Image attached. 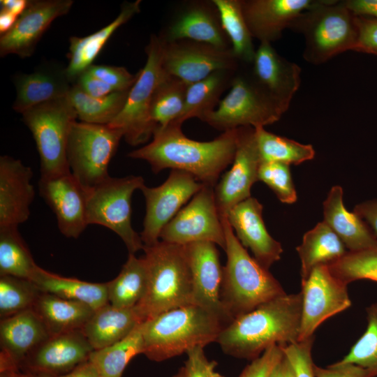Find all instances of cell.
I'll return each mask as SVG.
<instances>
[{"instance_id":"1","label":"cell","mask_w":377,"mask_h":377,"mask_svg":"<svg viewBox=\"0 0 377 377\" xmlns=\"http://www.w3.org/2000/svg\"><path fill=\"white\" fill-rule=\"evenodd\" d=\"M182 126L172 122L156 131L151 142L127 156L147 161L154 173L167 168L181 170L202 184L215 186L221 172L233 161L237 128L223 132L213 140L202 142L186 137Z\"/></svg>"},{"instance_id":"2","label":"cell","mask_w":377,"mask_h":377,"mask_svg":"<svg viewBox=\"0 0 377 377\" xmlns=\"http://www.w3.org/2000/svg\"><path fill=\"white\" fill-rule=\"evenodd\" d=\"M302 293L285 294L236 317L219 334L216 342L227 355L253 360L274 344L298 341Z\"/></svg>"},{"instance_id":"3","label":"cell","mask_w":377,"mask_h":377,"mask_svg":"<svg viewBox=\"0 0 377 377\" xmlns=\"http://www.w3.org/2000/svg\"><path fill=\"white\" fill-rule=\"evenodd\" d=\"M228 324L210 311L191 304L142 322L143 353L161 362L196 346L216 341Z\"/></svg>"},{"instance_id":"4","label":"cell","mask_w":377,"mask_h":377,"mask_svg":"<svg viewBox=\"0 0 377 377\" xmlns=\"http://www.w3.org/2000/svg\"><path fill=\"white\" fill-rule=\"evenodd\" d=\"M147 283L134 306L141 322L193 303L192 280L184 245L161 240L145 246Z\"/></svg>"},{"instance_id":"5","label":"cell","mask_w":377,"mask_h":377,"mask_svg":"<svg viewBox=\"0 0 377 377\" xmlns=\"http://www.w3.org/2000/svg\"><path fill=\"white\" fill-rule=\"evenodd\" d=\"M226 236L221 303L234 320L260 305L286 294L280 283L247 252L227 217L221 218Z\"/></svg>"},{"instance_id":"6","label":"cell","mask_w":377,"mask_h":377,"mask_svg":"<svg viewBox=\"0 0 377 377\" xmlns=\"http://www.w3.org/2000/svg\"><path fill=\"white\" fill-rule=\"evenodd\" d=\"M288 29L303 35V57L314 65L353 51L357 41L355 15L343 1L320 0L296 17Z\"/></svg>"},{"instance_id":"7","label":"cell","mask_w":377,"mask_h":377,"mask_svg":"<svg viewBox=\"0 0 377 377\" xmlns=\"http://www.w3.org/2000/svg\"><path fill=\"white\" fill-rule=\"evenodd\" d=\"M145 185L142 177H110L100 184L87 190L88 225H99L116 233L128 253L135 254L144 249L139 235L131 223V200L135 190Z\"/></svg>"},{"instance_id":"8","label":"cell","mask_w":377,"mask_h":377,"mask_svg":"<svg viewBox=\"0 0 377 377\" xmlns=\"http://www.w3.org/2000/svg\"><path fill=\"white\" fill-rule=\"evenodd\" d=\"M281 108L259 86L251 72H237L228 94L202 121L225 132L239 127H264L279 121Z\"/></svg>"},{"instance_id":"9","label":"cell","mask_w":377,"mask_h":377,"mask_svg":"<svg viewBox=\"0 0 377 377\" xmlns=\"http://www.w3.org/2000/svg\"><path fill=\"white\" fill-rule=\"evenodd\" d=\"M122 138L121 130L109 125L80 121L73 124L67 147L68 163L73 175L85 189L110 177L109 164Z\"/></svg>"},{"instance_id":"10","label":"cell","mask_w":377,"mask_h":377,"mask_svg":"<svg viewBox=\"0 0 377 377\" xmlns=\"http://www.w3.org/2000/svg\"><path fill=\"white\" fill-rule=\"evenodd\" d=\"M22 115L36 142L40 175L70 170L68 141L77 117L68 96L33 107Z\"/></svg>"},{"instance_id":"11","label":"cell","mask_w":377,"mask_h":377,"mask_svg":"<svg viewBox=\"0 0 377 377\" xmlns=\"http://www.w3.org/2000/svg\"><path fill=\"white\" fill-rule=\"evenodd\" d=\"M145 52L146 63L138 71L122 110L108 124L121 130L125 140L132 146L145 143L153 137L155 127L150 117L151 104L155 90L165 75L163 43L159 36L150 37Z\"/></svg>"},{"instance_id":"12","label":"cell","mask_w":377,"mask_h":377,"mask_svg":"<svg viewBox=\"0 0 377 377\" xmlns=\"http://www.w3.org/2000/svg\"><path fill=\"white\" fill-rule=\"evenodd\" d=\"M214 188L203 184L189 202L163 228L160 239L179 245L209 242L225 250V232L216 205Z\"/></svg>"},{"instance_id":"13","label":"cell","mask_w":377,"mask_h":377,"mask_svg":"<svg viewBox=\"0 0 377 377\" xmlns=\"http://www.w3.org/2000/svg\"><path fill=\"white\" fill-rule=\"evenodd\" d=\"M192 175L172 170L167 179L160 186L140 188L146 202L143 229L140 232L145 246H151L160 241L163 228L202 187Z\"/></svg>"},{"instance_id":"14","label":"cell","mask_w":377,"mask_h":377,"mask_svg":"<svg viewBox=\"0 0 377 377\" xmlns=\"http://www.w3.org/2000/svg\"><path fill=\"white\" fill-rule=\"evenodd\" d=\"M161 41L164 73L188 85L216 71L239 69L241 63L232 49L222 50L208 44L189 40Z\"/></svg>"},{"instance_id":"15","label":"cell","mask_w":377,"mask_h":377,"mask_svg":"<svg viewBox=\"0 0 377 377\" xmlns=\"http://www.w3.org/2000/svg\"><path fill=\"white\" fill-rule=\"evenodd\" d=\"M302 308L298 341L313 336L326 319L351 306L347 285L336 278L327 265L318 266L302 281Z\"/></svg>"},{"instance_id":"16","label":"cell","mask_w":377,"mask_h":377,"mask_svg":"<svg viewBox=\"0 0 377 377\" xmlns=\"http://www.w3.org/2000/svg\"><path fill=\"white\" fill-rule=\"evenodd\" d=\"M261 163L255 128H237V142L232 166L214 188L216 205L221 218L227 217L237 204L251 197V189L258 181Z\"/></svg>"},{"instance_id":"17","label":"cell","mask_w":377,"mask_h":377,"mask_svg":"<svg viewBox=\"0 0 377 377\" xmlns=\"http://www.w3.org/2000/svg\"><path fill=\"white\" fill-rule=\"evenodd\" d=\"M38 189L54 214L60 232L67 238H78L89 226L87 189L71 170L40 175Z\"/></svg>"},{"instance_id":"18","label":"cell","mask_w":377,"mask_h":377,"mask_svg":"<svg viewBox=\"0 0 377 377\" xmlns=\"http://www.w3.org/2000/svg\"><path fill=\"white\" fill-rule=\"evenodd\" d=\"M73 4L72 0H29L13 28L1 35V57L11 54L21 58L31 57L52 22L66 15Z\"/></svg>"},{"instance_id":"19","label":"cell","mask_w":377,"mask_h":377,"mask_svg":"<svg viewBox=\"0 0 377 377\" xmlns=\"http://www.w3.org/2000/svg\"><path fill=\"white\" fill-rule=\"evenodd\" d=\"M193 287V303L221 318L228 325L233 319L221 301L223 267L216 245L209 242L184 245Z\"/></svg>"},{"instance_id":"20","label":"cell","mask_w":377,"mask_h":377,"mask_svg":"<svg viewBox=\"0 0 377 377\" xmlns=\"http://www.w3.org/2000/svg\"><path fill=\"white\" fill-rule=\"evenodd\" d=\"M158 36L165 42L189 40L222 50L232 49L212 0L184 3Z\"/></svg>"},{"instance_id":"21","label":"cell","mask_w":377,"mask_h":377,"mask_svg":"<svg viewBox=\"0 0 377 377\" xmlns=\"http://www.w3.org/2000/svg\"><path fill=\"white\" fill-rule=\"evenodd\" d=\"M94 350L81 330L50 336L31 353L19 370L59 377L89 360Z\"/></svg>"},{"instance_id":"22","label":"cell","mask_w":377,"mask_h":377,"mask_svg":"<svg viewBox=\"0 0 377 377\" xmlns=\"http://www.w3.org/2000/svg\"><path fill=\"white\" fill-rule=\"evenodd\" d=\"M251 66L256 82L286 112L301 84L300 67L267 42L260 43Z\"/></svg>"},{"instance_id":"23","label":"cell","mask_w":377,"mask_h":377,"mask_svg":"<svg viewBox=\"0 0 377 377\" xmlns=\"http://www.w3.org/2000/svg\"><path fill=\"white\" fill-rule=\"evenodd\" d=\"M33 172L21 160L0 157V228L18 227L30 216L35 196Z\"/></svg>"},{"instance_id":"24","label":"cell","mask_w":377,"mask_h":377,"mask_svg":"<svg viewBox=\"0 0 377 377\" xmlns=\"http://www.w3.org/2000/svg\"><path fill=\"white\" fill-rule=\"evenodd\" d=\"M50 337L33 309L0 321V371L18 370L25 359Z\"/></svg>"},{"instance_id":"25","label":"cell","mask_w":377,"mask_h":377,"mask_svg":"<svg viewBox=\"0 0 377 377\" xmlns=\"http://www.w3.org/2000/svg\"><path fill=\"white\" fill-rule=\"evenodd\" d=\"M263 205L250 197L235 206L227 216L235 236L253 258L265 269L281 258V244L268 232L263 219Z\"/></svg>"},{"instance_id":"26","label":"cell","mask_w":377,"mask_h":377,"mask_svg":"<svg viewBox=\"0 0 377 377\" xmlns=\"http://www.w3.org/2000/svg\"><path fill=\"white\" fill-rule=\"evenodd\" d=\"M320 0H241L244 17L253 36L261 42L279 40L284 29Z\"/></svg>"},{"instance_id":"27","label":"cell","mask_w":377,"mask_h":377,"mask_svg":"<svg viewBox=\"0 0 377 377\" xmlns=\"http://www.w3.org/2000/svg\"><path fill=\"white\" fill-rule=\"evenodd\" d=\"M13 82L16 98L13 108L21 114L42 103L66 97L73 86L66 67L53 62L42 64L31 73L15 75Z\"/></svg>"},{"instance_id":"28","label":"cell","mask_w":377,"mask_h":377,"mask_svg":"<svg viewBox=\"0 0 377 377\" xmlns=\"http://www.w3.org/2000/svg\"><path fill=\"white\" fill-rule=\"evenodd\" d=\"M343 195L340 186H334L330 189L323 202V221L349 251L377 247V237L360 217L346 209Z\"/></svg>"},{"instance_id":"29","label":"cell","mask_w":377,"mask_h":377,"mask_svg":"<svg viewBox=\"0 0 377 377\" xmlns=\"http://www.w3.org/2000/svg\"><path fill=\"white\" fill-rule=\"evenodd\" d=\"M140 0L126 1L117 17L98 31L84 37L71 36L66 67L68 77L73 84L77 77L91 65L107 41L124 24L140 11Z\"/></svg>"},{"instance_id":"30","label":"cell","mask_w":377,"mask_h":377,"mask_svg":"<svg viewBox=\"0 0 377 377\" xmlns=\"http://www.w3.org/2000/svg\"><path fill=\"white\" fill-rule=\"evenodd\" d=\"M140 323L134 307L117 308L108 303L94 311L81 331L94 350H98L123 339Z\"/></svg>"},{"instance_id":"31","label":"cell","mask_w":377,"mask_h":377,"mask_svg":"<svg viewBox=\"0 0 377 377\" xmlns=\"http://www.w3.org/2000/svg\"><path fill=\"white\" fill-rule=\"evenodd\" d=\"M33 309L50 336L80 330L95 311L84 303L43 292Z\"/></svg>"},{"instance_id":"32","label":"cell","mask_w":377,"mask_h":377,"mask_svg":"<svg viewBox=\"0 0 377 377\" xmlns=\"http://www.w3.org/2000/svg\"><path fill=\"white\" fill-rule=\"evenodd\" d=\"M296 250L301 262L302 281L316 267L328 266L347 252L342 241L324 221L304 235Z\"/></svg>"},{"instance_id":"33","label":"cell","mask_w":377,"mask_h":377,"mask_svg":"<svg viewBox=\"0 0 377 377\" xmlns=\"http://www.w3.org/2000/svg\"><path fill=\"white\" fill-rule=\"evenodd\" d=\"M31 281L43 293L84 303L94 310L108 303L106 283L62 276L39 266Z\"/></svg>"},{"instance_id":"34","label":"cell","mask_w":377,"mask_h":377,"mask_svg":"<svg viewBox=\"0 0 377 377\" xmlns=\"http://www.w3.org/2000/svg\"><path fill=\"white\" fill-rule=\"evenodd\" d=\"M238 71H216L205 78L189 84L183 111L179 119L173 122L183 124L185 121L194 117L202 121L219 105L222 94L230 88Z\"/></svg>"},{"instance_id":"35","label":"cell","mask_w":377,"mask_h":377,"mask_svg":"<svg viewBox=\"0 0 377 377\" xmlns=\"http://www.w3.org/2000/svg\"><path fill=\"white\" fill-rule=\"evenodd\" d=\"M147 269L144 257L129 253L119 274L106 283L108 303L117 308H133L145 295Z\"/></svg>"},{"instance_id":"36","label":"cell","mask_w":377,"mask_h":377,"mask_svg":"<svg viewBox=\"0 0 377 377\" xmlns=\"http://www.w3.org/2000/svg\"><path fill=\"white\" fill-rule=\"evenodd\" d=\"M130 89L114 91L103 97L95 98L84 93L77 85L73 84L68 98L80 121L108 125L122 110Z\"/></svg>"},{"instance_id":"37","label":"cell","mask_w":377,"mask_h":377,"mask_svg":"<svg viewBox=\"0 0 377 377\" xmlns=\"http://www.w3.org/2000/svg\"><path fill=\"white\" fill-rule=\"evenodd\" d=\"M143 348L142 322L123 339L105 348L94 350L89 360L102 377H121L130 360L143 353Z\"/></svg>"},{"instance_id":"38","label":"cell","mask_w":377,"mask_h":377,"mask_svg":"<svg viewBox=\"0 0 377 377\" xmlns=\"http://www.w3.org/2000/svg\"><path fill=\"white\" fill-rule=\"evenodd\" d=\"M212 1L218 9L223 28L230 41L233 54L241 64L251 66L256 49L243 15L241 0Z\"/></svg>"},{"instance_id":"39","label":"cell","mask_w":377,"mask_h":377,"mask_svg":"<svg viewBox=\"0 0 377 377\" xmlns=\"http://www.w3.org/2000/svg\"><path fill=\"white\" fill-rule=\"evenodd\" d=\"M38 267L18 227L0 228V276L31 281Z\"/></svg>"},{"instance_id":"40","label":"cell","mask_w":377,"mask_h":377,"mask_svg":"<svg viewBox=\"0 0 377 377\" xmlns=\"http://www.w3.org/2000/svg\"><path fill=\"white\" fill-rule=\"evenodd\" d=\"M188 87L182 80L165 73L155 90L151 104L150 117L155 127L154 133L179 119L184 106Z\"/></svg>"},{"instance_id":"41","label":"cell","mask_w":377,"mask_h":377,"mask_svg":"<svg viewBox=\"0 0 377 377\" xmlns=\"http://www.w3.org/2000/svg\"><path fill=\"white\" fill-rule=\"evenodd\" d=\"M254 128L261 162L299 165L315 156V150L311 145L302 144L276 135L266 131L264 127Z\"/></svg>"},{"instance_id":"42","label":"cell","mask_w":377,"mask_h":377,"mask_svg":"<svg viewBox=\"0 0 377 377\" xmlns=\"http://www.w3.org/2000/svg\"><path fill=\"white\" fill-rule=\"evenodd\" d=\"M41 293L31 280L0 276L1 319L33 309Z\"/></svg>"},{"instance_id":"43","label":"cell","mask_w":377,"mask_h":377,"mask_svg":"<svg viewBox=\"0 0 377 377\" xmlns=\"http://www.w3.org/2000/svg\"><path fill=\"white\" fill-rule=\"evenodd\" d=\"M328 267L332 274L346 285L360 279L377 282V247L347 251Z\"/></svg>"},{"instance_id":"44","label":"cell","mask_w":377,"mask_h":377,"mask_svg":"<svg viewBox=\"0 0 377 377\" xmlns=\"http://www.w3.org/2000/svg\"><path fill=\"white\" fill-rule=\"evenodd\" d=\"M367 327L364 333L341 361L365 369L370 377L377 376V303L366 308Z\"/></svg>"},{"instance_id":"45","label":"cell","mask_w":377,"mask_h":377,"mask_svg":"<svg viewBox=\"0 0 377 377\" xmlns=\"http://www.w3.org/2000/svg\"><path fill=\"white\" fill-rule=\"evenodd\" d=\"M258 181L265 183L283 203L292 204L297 200V192L293 182L290 165L278 162H261Z\"/></svg>"},{"instance_id":"46","label":"cell","mask_w":377,"mask_h":377,"mask_svg":"<svg viewBox=\"0 0 377 377\" xmlns=\"http://www.w3.org/2000/svg\"><path fill=\"white\" fill-rule=\"evenodd\" d=\"M314 337L297 341L286 346H281L283 353L290 362L295 377H315L311 357V349Z\"/></svg>"},{"instance_id":"47","label":"cell","mask_w":377,"mask_h":377,"mask_svg":"<svg viewBox=\"0 0 377 377\" xmlns=\"http://www.w3.org/2000/svg\"><path fill=\"white\" fill-rule=\"evenodd\" d=\"M87 71L110 86L114 91L131 89L138 77V73L131 74L121 66L93 64Z\"/></svg>"},{"instance_id":"48","label":"cell","mask_w":377,"mask_h":377,"mask_svg":"<svg viewBox=\"0 0 377 377\" xmlns=\"http://www.w3.org/2000/svg\"><path fill=\"white\" fill-rule=\"evenodd\" d=\"M184 367L185 377H224L215 369L217 362L207 358L203 346H196L186 353Z\"/></svg>"},{"instance_id":"49","label":"cell","mask_w":377,"mask_h":377,"mask_svg":"<svg viewBox=\"0 0 377 377\" xmlns=\"http://www.w3.org/2000/svg\"><path fill=\"white\" fill-rule=\"evenodd\" d=\"M283 355L281 346L274 344L266 349L262 355L252 360L239 377H269Z\"/></svg>"},{"instance_id":"50","label":"cell","mask_w":377,"mask_h":377,"mask_svg":"<svg viewBox=\"0 0 377 377\" xmlns=\"http://www.w3.org/2000/svg\"><path fill=\"white\" fill-rule=\"evenodd\" d=\"M357 41L353 51L377 56V20L355 15Z\"/></svg>"},{"instance_id":"51","label":"cell","mask_w":377,"mask_h":377,"mask_svg":"<svg viewBox=\"0 0 377 377\" xmlns=\"http://www.w3.org/2000/svg\"><path fill=\"white\" fill-rule=\"evenodd\" d=\"M315 377H370L368 371L356 364L337 362L327 367L321 368L314 364Z\"/></svg>"},{"instance_id":"52","label":"cell","mask_w":377,"mask_h":377,"mask_svg":"<svg viewBox=\"0 0 377 377\" xmlns=\"http://www.w3.org/2000/svg\"><path fill=\"white\" fill-rule=\"evenodd\" d=\"M73 84L77 85L89 96L95 98L103 97L114 92L110 86L87 71L83 72Z\"/></svg>"},{"instance_id":"53","label":"cell","mask_w":377,"mask_h":377,"mask_svg":"<svg viewBox=\"0 0 377 377\" xmlns=\"http://www.w3.org/2000/svg\"><path fill=\"white\" fill-rule=\"evenodd\" d=\"M353 212L368 225L377 237V200H367L356 205Z\"/></svg>"},{"instance_id":"54","label":"cell","mask_w":377,"mask_h":377,"mask_svg":"<svg viewBox=\"0 0 377 377\" xmlns=\"http://www.w3.org/2000/svg\"><path fill=\"white\" fill-rule=\"evenodd\" d=\"M347 8L355 15L377 20V0H344Z\"/></svg>"},{"instance_id":"55","label":"cell","mask_w":377,"mask_h":377,"mask_svg":"<svg viewBox=\"0 0 377 377\" xmlns=\"http://www.w3.org/2000/svg\"><path fill=\"white\" fill-rule=\"evenodd\" d=\"M59 377H102L95 366L87 360L69 373Z\"/></svg>"},{"instance_id":"56","label":"cell","mask_w":377,"mask_h":377,"mask_svg":"<svg viewBox=\"0 0 377 377\" xmlns=\"http://www.w3.org/2000/svg\"><path fill=\"white\" fill-rule=\"evenodd\" d=\"M269 377H295L293 367L284 353Z\"/></svg>"},{"instance_id":"57","label":"cell","mask_w":377,"mask_h":377,"mask_svg":"<svg viewBox=\"0 0 377 377\" xmlns=\"http://www.w3.org/2000/svg\"><path fill=\"white\" fill-rule=\"evenodd\" d=\"M1 8L19 17L27 8L29 0H1Z\"/></svg>"},{"instance_id":"58","label":"cell","mask_w":377,"mask_h":377,"mask_svg":"<svg viewBox=\"0 0 377 377\" xmlns=\"http://www.w3.org/2000/svg\"><path fill=\"white\" fill-rule=\"evenodd\" d=\"M17 16L12 13L1 8L0 11V34L1 35L10 31L17 20Z\"/></svg>"},{"instance_id":"59","label":"cell","mask_w":377,"mask_h":377,"mask_svg":"<svg viewBox=\"0 0 377 377\" xmlns=\"http://www.w3.org/2000/svg\"><path fill=\"white\" fill-rule=\"evenodd\" d=\"M0 377H54L21 370H5L0 371Z\"/></svg>"},{"instance_id":"60","label":"cell","mask_w":377,"mask_h":377,"mask_svg":"<svg viewBox=\"0 0 377 377\" xmlns=\"http://www.w3.org/2000/svg\"><path fill=\"white\" fill-rule=\"evenodd\" d=\"M172 377H185L184 367H182L178 371V372L176 374H175Z\"/></svg>"}]
</instances>
